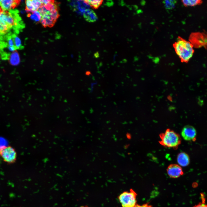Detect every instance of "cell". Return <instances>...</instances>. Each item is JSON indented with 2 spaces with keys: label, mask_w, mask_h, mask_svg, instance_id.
<instances>
[{
  "label": "cell",
  "mask_w": 207,
  "mask_h": 207,
  "mask_svg": "<svg viewBox=\"0 0 207 207\" xmlns=\"http://www.w3.org/2000/svg\"><path fill=\"white\" fill-rule=\"evenodd\" d=\"M24 27L17 10L5 11L0 9V34H7L12 30L18 33Z\"/></svg>",
  "instance_id": "cell-1"
},
{
  "label": "cell",
  "mask_w": 207,
  "mask_h": 207,
  "mask_svg": "<svg viewBox=\"0 0 207 207\" xmlns=\"http://www.w3.org/2000/svg\"><path fill=\"white\" fill-rule=\"evenodd\" d=\"M173 47L182 62H188L194 53L192 44L189 41L180 37L173 44Z\"/></svg>",
  "instance_id": "cell-2"
},
{
  "label": "cell",
  "mask_w": 207,
  "mask_h": 207,
  "mask_svg": "<svg viewBox=\"0 0 207 207\" xmlns=\"http://www.w3.org/2000/svg\"><path fill=\"white\" fill-rule=\"evenodd\" d=\"M159 136L160 139L159 143L165 147L177 149L181 142L180 135L170 129H167Z\"/></svg>",
  "instance_id": "cell-3"
},
{
  "label": "cell",
  "mask_w": 207,
  "mask_h": 207,
  "mask_svg": "<svg viewBox=\"0 0 207 207\" xmlns=\"http://www.w3.org/2000/svg\"><path fill=\"white\" fill-rule=\"evenodd\" d=\"M137 195L132 189L129 191H124L118 196V200L122 207H133L137 204Z\"/></svg>",
  "instance_id": "cell-4"
},
{
  "label": "cell",
  "mask_w": 207,
  "mask_h": 207,
  "mask_svg": "<svg viewBox=\"0 0 207 207\" xmlns=\"http://www.w3.org/2000/svg\"><path fill=\"white\" fill-rule=\"evenodd\" d=\"M0 155L7 163H14L16 161L17 153L14 149L10 146L5 147L0 150Z\"/></svg>",
  "instance_id": "cell-5"
},
{
  "label": "cell",
  "mask_w": 207,
  "mask_h": 207,
  "mask_svg": "<svg viewBox=\"0 0 207 207\" xmlns=\"http://www.w3.org/2000/svg\"><path fill=\"white\" fill-rule=\"evenodd\" d=\"M205 34L200 32L192 33L189 36V41L193 47H205L207 43V37Z\"/></svg>",
  "instance_id": "cell-6"
},
{
  "label": "cell",
  "mask_w": 207,
  "mask_h": 207,
  "mask_svg": "<svg viewBox=\"0 0 207 207\" xmlns=\"http://www.w3.org/2000/svg\"><path fill=\"white\" fill-rule=\"evenodd\" d=\"M196 131L193 126L187 125L183 129L181 134L182 137L186 141H195L196 139Z\"/></svg>",
  "instance_id": "cell-7"
},
{
  "label": "cell",
  "mask_w": 207,
  "mask_h": 207,
  "mask_svg": "<svg viewBox=\"0 0 207 207\" xmlns=\"http://www.w3.org/2000/svg\"><path fill=\"white\" fill-rule=\"evenodd\" d=\"M58 9V3L54 0L46 4H42L38 9L42 16Z\"/></svg>",
  "instance_id": "cell-8"
},
{
  "label": "cell",
  "mask_w": 207,
  "mask_h": 207,
  "mask_svg": "<svg viewBox=\"0 0 207 207\" xmlns=\"http://www.w3.org/2000/svg\"><path fill=\"white\" fill-rule=\"evenodd\" d=\"M168 176L172 178H177L183 174L181 167L178 164H172L170 165L167 169Z\"/></svg>",
  "instance_id": "cell-9"
},
{
  "label": "cell",
  "mask_w": 207,
  "mask_h": 207,
  "mask_svg": "<svg viewBox=\"0 0 207 207\" xmlns=\"http://www.w3.org/2000/svg\"><path fill=\"white\" fill-rule=\"evenodd\" d=\"M20 0H0V9L5 11L13 10L20 3Z\"/></svg>",
  "instance_id": "cell-10"
},
{
  "label": "cell",
  "mask_w": 207,
  "mask_h": 207,
  "mask_svg": "<svg viewBox=\"0 0 207 207\" xmlns=\"http://www.w3.org/2000/svg\"><path fill=\"white\" fill-rule=\"evenodd\" d=\"M70 5L73 9L76 11L83 12L88 9V5L85 1H73L70 3Z\"/></svg>",
  "instance_id": "cell-11"
},
{
  "label": "cell",
  "mask_w": 207,
  "mask_h": 207,
  "mask_svg": "<svg viewBox=\"0 0 207 207\" xmlns=\"http://www.w3.org/2000/svg\"><path fill=\"white\" fill-rule=\"evenodd\" d=\"M177 162L179 166H188L190 162L188 155L184 152L180 153L177 156Z\"/></svg>",
  "instance_id": "cell-12"
},
{
  "label": "cell",
  "mask_w": 207,
  "mask_h": 207,
  "mask_svg": "<svg viewBox=\"0 0 207 207\" xmlns=\"http://www.w3.org/2000/svg\"><path fill=\"white\" fill-rule=\"evenodd\" d=\"M83 14L85 20L89 22H95L97 20L98 18L95 12L91 9H86Z\"/></svg>",
  "instance_id": "cell-13"
},
{
  "label": "cell",
  "mask_w": 207,
  "mask_h": 207,
  "mask_svg": "<svg viewBox=\"0 0 207 207\" xmlns=\"http://www.w3.org/2000/svg\"><path fill=\"white\" fill-rule=\"evenodd\" d=\"M7 60L10 64L14 66L18 65L20 62L19 54L16 50L10 54Z\"/></svg>",
  "instance_id": "cell-14"
},
{
  "label": "cell",
  "mask_w": 207,
  "mask_h": 207,
  "mask_svg": "<svg viewBox=\"0 0 207 207\" xmlns=\"http://www.w3.org/2000/svg\"><path fill=\"white\" fill-rule=\"evenodd\" d=\"M40 22L44 28L47 27H52L55 23L51 18L47 14L42 16Z\"/></svg>",
  "instance_id": "cell-15"
},
{
  "label": "cell",
  "mask_w": 207,
  "mask_h": 207,
  "mask_svg": "<svg viewBox=\"0 0 207 207\" xmlns=\"http://www.w3.org/2000/svg\"><path fill=\"white\" fill-rule=\"evenodd\" d=\"M27 16L36 23L39 22L42 18V16L38 11L28 13Z\"/></svg>",
  "instance_id": "cell-16"
},
{
  "label": "cell",
  "mask_w": 207,
  "mask_h": 207,
  "mask_svg": "<svg viewBox=\"0 0 207 207\" xmlns=\"http://www.w3.org/2000/svg\"><path fill=\"white\" fill-rule=\"evenodd\" d=\"M182 3L185 6H193L200 5L202 3V1L200 0H182Z\"/></svg>",
  "instance_id": "cell-17"
},
{
  "label": "cell",
  "mask_w": 207,
  "mask_h": 207,
  "mask_svg": "<svg viewBox=\"0 0 207 207\" xmlns=\"http://www.w3.org/2000/svg\"><path fill=\"white\" fill-rule=\"evenodd\" d=\"M85 1L88 5H89L95 9L98 8L101 4L103 1L102 0H86Z\"/></svg>",
  "instance_id": "cell-18"
},
{
  "label": "cell",
  "mask_w": 207,
  "mask_h": 207,
  "mask_svg": "<svg viewBox=\"0 0 207 207\" xmlns=\"http://www.w3.org/2000/svg\"><path fill=\"white\" fill-rule=\"evenodd\" d=\"M177 3L175 0H165L163 2L165 8L168 9L174 8Z\"/></svg>",
  "instance_id": "cell-19"
},
{
  "label": "cell",
  "mask_w": 207,
  "mask_h": 207,
  "mask_svg": "<svg viewBox=\"0 0 207 207\" xmlns=\"http://www.w3.org/2000/svg\"><path fill=\"white\" fill-rule=\"evenodd\" d=\"M25 10L27 13H30L35 11L32 5V0H27L25 1Z\"/></svg>",
  "instance_id": "cell-20"
},
{
  "label": "cell",
  "mask_w": 207,
  "mask_h": 207,
  "mask_svg": "<svg viewBox=\"0 0 207 207\" xmlns=\"http://www.w3.org/2000/svg\"><path fill=\"white\" fill-rule=\"evenodd\" d=\"M14 37L15 45L16 49H22L23 46L22 45L20 39L16 35V34H14Z\"/></svg>",
  "instance_id": "cell-21"
},
{
  "label": "cell",
  "mask_w": 207,
  "mask_h": 207,
  "mask_svg": "<svg viewBox=\"0 0 207 207\" xmlns=\"http://www.w3.org/2000/svg\"><path fill=\"white\" fill-rule=\"evenodd\" d=\"M133 207H152V206L150 205L149 203H147L142 205H139V204H137Z\"/></svg>",
  "instance_id": "cell-22"
},
{
  "label": "cell",
  "mask_w": 207,
  "mask_h": 207,
  "mask_svg": "<svg viewBox=\"0 0 207 207\" xmlns=\"http://www.w3.org/2000/svg\"><path fill=\"white\" fill-rule=\"evenodd\" d=\"M202 201V203H200L197 205H195L193 207H207V205Z\"/></svg>",
  "instance_id": "cell-23"
},
{
  "label": "cell",
  "mask_w": 207,
  "mask_h": 207,
  "mask_svg": "<svg viewBox=\"0 0 207 207\" xmlns=\"http://www.w3.org/2000/svg\"><path fill=\"white\" fill-rule=\"evenodd\" d=\"M42 4H46L50 2L51 0H40Z\"/></svg>",
  "instance_id": "cell-24"
},
{
  "label": "cell",
  "mask_w": 207,
  "mask_h": 207,
  "mask_svg": "<svg viewBox=\"0 0 207 207\" xmlns=\"http://www.w3.org/2000/svg\"><path fill=\"white\" fill-rule=\"evenodd\" d=\"M91 74V72L89 71H87L85 72V74L87 76H89Z\"/></svg>",
  "instance_id": "cell-25"
},
{
  "label": "cell",
  "mask_w": 207,
  "mask_h": 207,
  "mask_svg": "<svg viewBox=\"0 0 207 207\" xmlns=\"http://www.w3.org/2000/svg\"><path fill=\"white\" fill-rule=\"evenodd\" d=\"M80 207H89L88 206H82Z\"/></svg>",
  "instance_id": "cell-26"
},
{
  "label": "cell",
  "mask_w": 207,
  "mask_h": 207,
  "mask_svg": "<svg viewBox=\"0 0 207 207\" xmlns=\"http://www.w3.org/2000/svg\"></svg>",
  "instance_id": "cell-27"
}]
</instances>
